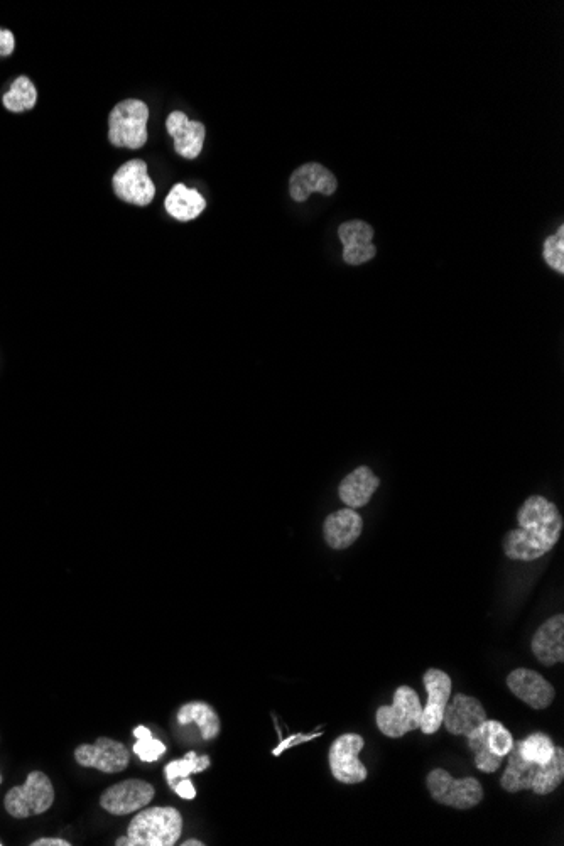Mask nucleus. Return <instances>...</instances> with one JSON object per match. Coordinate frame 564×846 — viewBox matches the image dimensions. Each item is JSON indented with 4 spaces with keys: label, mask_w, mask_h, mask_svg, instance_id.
<instances>
[{
    "label": "nucleus",
    "mask_w": 564,
    "mask_h": 846,
    "mask_svg": "<svg viewBox=\"0 0 564 846\" xmlns=\"http://www.w3.org/2000/svg\"><path fill=\"white\" fill-rule=\"evenodd\" d=\"M380 487V478L369 467H358L343 478L338 495L348 509H358L369 504Z\"/></svg>",
    "instance_id": "20"
},
{
    "label": "nucleus",
    "mask_w": 564,
    "mask_h": 846,
    "mask_svg": "<svg viewBox=\"0 0 564 846\" xmlns=\"http://www.w3.org/2000/svg\"><path fill=\"white\" fill-rule=\"evenodd\" d=\"M338 239L343 244V261L348 266H362L377 255L374 242V228L362 220L345 222L338 227Z\"/></svg>",
    "instance_id": "14"
},
{
    "label": "nucleus",
    "mask_w": 564,
    "mask_h": 846,
    "mask_svg": "<svg viewBox=\"0 0 564 846\" xmlns=\"http://www.w3.org/2000/svg\"><path fill=\"white\" fill-rule=\"evenodd\" d=\"M173 791L178 794L179 798L188 799V801L196 798L195 786H193V782H191L190 779H186V777H183L178 784H174Z\"/></svg>",
    "instance_id": "31"
},
{
    "label": "nucleus",
    "mask_w": 564,
    "mask_h": 846,
    "mask_svg": "<svg viewBox=\"0 0 564 846\" xmlns=\"http://www.w3.org/2000/svg\"><path fill=\"white\" fill-rule=\"evenodd\" d=\"M519 527L504 537V553L512 561H536L553 551L563 532L558 507L543 495H532L517 512Z\"/></svg>",
    "instance_id": "1"
},
{
    "label": "nucleus",
    "mask_w": 564,
    "mask_h": 846,
    "mask_svg": "<svg viewBox=\"0 0 564 846\" xmlns=\"http://www.w3.org/2000/svg\"><path fill=\"white\" fill-rule=\"evenodd\" d=\"M423 705L418 693L409 686H401L394 693L391 706H380L375 722L380 732L389 738H401L406 733L419 730Z\"/></svg>",
    "instance_id": "5"
},
{
    "label": "nucleus",
    "mask_w": 564,
    "mask_h": 846,
    "mask_svg": "<svg viewBox=\"0 0 564 846\" xmlns=\"http://www.w3.org/2000/svg\"><path fill=\"white\" fill-rule=\"evenodd\" d=\"M364 531V519L355 509H342L326 517L323 524V537L326 544L335 551H342L352 546Z\"/></svg>",
    "instance_id": "19"
},
{
    "label": "nucleus",
    "mask_w": 564,
    "mask_h": 846,
    "mask_svg": "<svg viewBox=\"0 0 564 846\" xmlns=\"http://www.w3.org/2000/svg\"><path fill=\"white\" fill-rule=\"evenodd\" d=\"M16 49V38L14 33L7 31V29H0V58L11 56Z\"/></svg>",
    "instance_id": "30"
},
{
    "label": "nucleus",
    "mask_w": 564,
    "mask_h": 846,
    "mask_svg": "<svg viewBox=\"0 0 564 846\" xmlns=\"http://www.w3.org/2000/svg\"><path fill=\"white\" fill-rule=\"evenodd\" d=\"M154 786L142 779H127L105 789L100 806L112 816H127L146 808L154 799Z\"/></svg>",
    "instance_id": "11"
},
{
    "label": "nucleus",
    "mask_w": 564,
    "mask_h": 846,
    "mask_svg": "<svg viewBox=\"0 0 564 846\" xmlns=\"http://www.w3.org/2000/svg\"><path fill=\"white\" fill-rule=\"evenodd\" d=\"M424 688L428 693V703L423 706L419 730L424 735H433L443 725V715L451 696V678L441 669H428L423 676Z\"/></svg>",
    "instance_id": "12"
},
{
    "label": "nucleus",
    "mask_w": 564,
    "mask_h": 846,
    "mask_svg": "<svg viewBox=\"0 0 564 846\" xmlns=\"http://www.w3.org/2000/svg\"><path fill=\"white\" fill-rule=\"evenodd\" d=\"M55 803V787L44 772L33 771L22 786H14L4 798V808L12 818L39 816Z\"/></svg>",
    "instance_id": "3"
},
{
    "label": "nucleus",
    "mask_w": 564,
    "mask_h": 846,
    "mask_svg": "<svg viewBox=\"0 0 564 846\" xmlns=\"http://www.w3.org/2000/svg\"><path fill=\"white\" fill-rule=\"evenodd\" d=\"M0 784H2V774H0Z\"/></svg>",
    "instance_id": "34"
},
{
    "label": "nucleus",
    "mask_w": 564,
    "mask_h": 846,
    "mask_svg": "<svg viewBox=\"0 0 564 846\" xmlns=\"http://www.w3.org/2000/svg\"><path fill=\"white\" fill-rule=\"evenodd\" d=\"M426 784H428L431 798L448 808L463 811V809L475 808L482 803L483 787L475 777L455 779L445 769H434L429 772Z\"/></svg>",
    "instance_id": "7"
},
{
    "label": "nucleus",
    "mask_w": 564,
    "mask_h": 846,
    "mask_svg": "<svg viewBox=\"0 0 564 846\" xmlns=\"http://www.w3.org/2000/svg\"><path fill=\"white\" fill-rule=\"evenodd\" d=\"M544 261L551 269L564 274V227L558 228L556 234L551 235L544 242Z\"/></svg>",
    "instance_id": "29"
},
{
    "label": "nucleus",
    "mask_w": 564,
    "mask_h": 846,
    "mask_svg": "<svg viewBox=\"0 0 564 846\" xmlns=\"http://www.w3.org/2000/svg\"><path fill=\"white\" fill-rule=\"evenodd\" d=\"M531 649L537 661L544 666L564 661V615H554L536 630Z\"/></svg>",
    "instance_id": "18"
},
{
    "label": "nucleus",
    "mask_w": 564,
    "mask_h": 846,
    "mask_svg": "<svg viewBox=\"0 0 564 846\" xmlns=\"http://www.w3.org/2000/svg\"><path fill=\"white\" fill-rule=\"evenodd\" d=\"M183 833V816L171 806L142 808L132 818L127 835L115 841L117 846H173Z\"/></svg>",
    "instance_id": "2"
},
{
    "label": "nucleus",
    "mask_w": 564,
    "mask_h": 846,
    "mask_svg": "<svg viewBox=\"0 0 564 846\" xmlns=\"http://www.w3.org/2000/svg\"><path fill=\"white\" fill-rule=\"evenodd\" d=\"M134 737L137 738L134 754L144 762H156L166 752V745L152 738L151 732L146 727H137L134 730Z\"/></svg>",
    "instance_id": "28"
},
{
    "label": "nucleus",
    "mask_w": 564,
    "mask_h": 846,
    "mask_svg": "<svg viewBox=\"0 0 564 846\" xmlns=\"http://www.w3.org/2000/svg\"><path fill=\"white\" fill-rule=\"evenodd\" d=\"M70 841L61 840V838H39L33 841L31 846H70Z\"/></svg>",
    "instance_id": "32"
},
{
    "label": "nucleus",
    "mask_w": 564,
    "mask_h": 846,
    "mask_svg": "<svg viewBox=\"0 0 564 846\" xmlns=\"http://www.w3.org/2000/svg\"><path fill=\"white\" fill-rule=\"evenodd\" d=\"M467 738L468 747L475 754V765L478 771L487 772V774L499 771L502 759L505 755H509L514 745V738L509 730L497 720H487L482 727L473 730Z\"/></svg>",
    "instance_id": "6"
},
{
    "label": "nucleus",
    "mask_w": 564,
    "mask_h": 846,
    "mask_svg": "<svg viewBox=\"0 0 564 846\" xmlns=\"http://www.w3.org/2000/svg\"><path fill=\"white\" fill-rule=\"evenodd\" d=\"M522 759L532 764L544 765L553 759L554 743L546 733H532L524 740H519Z\"/></svg>",
    "instance_id": "26"
},
{
    "label": "nucleus",
    "mask_w": 564,
    "mask_h": 846,
    "mask_svg": "<svg viewBox=\"0 0 564 846\" xmlns=\"http://www.w3.org/2000/svg\"><path fill=\"white\" fill-rule=\"evenodd\" d=\"M166 131L173 137L174 151L181 158L196 159L203 151L207 129L201 122L188 119L183 112H171L166 120Z\"/></svg>",
    "instance_id": "16"
},
{
    "label": "nucleus",
    "mask_w": 564,
    "mask_h": 846,
    "mask_svg": "<svg viewBox=\"0 0 564 846\" xmlns=\"http://www.w3.org/2000/svg\"><path fill=\"white\" fill-rule=\"evenodd\" d=\"M539 764H532L522 759L519 742H514L509 752V764L500 779V786L507 792L531 791L532 779L536 774Z\"/></svg>",
    "instance_id": "22"
},
{
    "label": "nucleus",
    "mask_w": 564,
    "mask_h": 846,
    "mask_svg": "<svg viewBox=\"0 0 564 846\" xmlns=\"http://www.w3.org/2000/svg\"><path fill=\"white\" fill-rule=\"evenodd\" d=\"M337 188L338 181L335 174L318 163L303 164L301 168L294 171L293 176L289 179V193H291V198L298 203L308 200L311 193H315V191H318L321 195L331 196L337 191Z\"/></svg>",
    "instance_id": "15"
},
{
    "label": "nucleus",
    "mask_w": 564,
    "mask_h": 846,
    "mask_svg": "<svg viewBox=\"0 0 564 846\" xmlns=\"http://www.w3.org/2000/svg\"><path fill=\"white\" fill-rule=\"evenodd\" d=\"M210 767V757L203 755L198 757L195 752H188L185 759L173 760L166 765V779H168L169 786H173L176 779H183V777L196 774V772H203Z\"/></svg>",
    "instance_id": "27"
},
{
    "label": "nucleus",
    "mask_w": 564,
    "mask_h": 846,
    "mask_svg": "<svg viewBox=\"0 0 564 846\" xmlns=\"http://www.w3.org/2000/svg\"><path fill=\"white\" fill-rule=\"evenodd\" d=\"M75 760L87 769L117 774L127 769L131 762V752L124 743L115 742L109 737H98L95 743H83L76 747Z\"/></svg>",
    "instance_id": "9"
},
{
    "label": "nucleus",
    "mask_w": 564,
    "mask_h": 846,
    "mask_svg": "<svg viewBox=\"0 0 564 846\" xmlns=\"http://www.w3.org/2000/svg\"><path fill=\"white\" fill-rule=\"evenodd\" d=\"M564 781V750L563 747H554L553 759L548 764L537 767L534 779H532L531 791L537 796H548L556 791Z\"/></svg>",
    "instance_id": "24"
},
{
    "label": "nucleus",
    "mask_w": 564,
    "mask_h": 846,
    "mask_svg": "<svg viewBox=\"0 0 564 846\" xmlns=\"http://www.w3.org/2000/svg\"><path fill=\"white\" fill-rule=\"evenodd\" d=\"M178 722L181 725L195 723L196 727L200 728L201 738L207 742L215 740L220 733V718L217 711L203 701H191L181 706L178 711Z\"/></svg>",
    "instance_id": "23"
},
{
    "label": "nucleus",
    "mask_w": 564,
    "mask_h": 846,
    "mask_svg": "<svg viewBox=\"0 0 564 846\" xmlns=\"http://www.w3.org/2000/svg\"><path fill=\"white\" fill-rule=\"evenodd\" d=\"M487 711L482 703L473 696L456 695L450 705L446 706L443 715V725L451 735H465L468 737L473 730L482 727L487 722Z\"/></svg>",
    "instance_id": "17"
},
{
    "label": "nucleus",
    "mask_w": 564,
    "mask_h": 846,
    "mask_svg": "<svg viewBox=\"0 0 564 846\" xmlns=\"http://www.w3.org/2000/svg\"><path fill=\"white\" fill-rule=\"evenodd\" d=\"M112 186L119 200L137 207L151 205L156 195V186L147 176V164L142 159L122 164L112 178Z\"/></svg>",
    "instance_id": "10"
},
{
    "label": "nucleus",
    "mask_w": 564,
    "mask_h": 846,
    "mask_svg": "<svg viewBox=\"0 0 564 846\" xmlns=\"http://www.w3.org/2000/svg\"><path fill=\"white\" fill-rule=\"evenodd\" d=\"M149 109L142 100L129 98L115 105L109 115V141L115 147L141 149L147 142Z\"/></svg>",
    "instance_id": "4"
},
{
    "label": "nucleus",
    "mask_w": 564,
    "mask_h": 846,
    "mask_svg": "<svg viewBox=\"0 0 564 846\" xmlns=\"http://www.w3.org/2000/svg\"><path fill=\"white\" fill-rule=\"evenodd\" d=\"M166 212L178 222H191L200 217L207 208V200L200 195V191L188 188L183 183L173 186L164 201Z\"/></svg>",
    "instance_id": "21"
},
{
    "label": "nucleus",
    "mask_w": 564,
    "mask_h": 846,
    "mask_svg": "<svg viewBox=\"0 0 564 846\" xmlns=\"http://www.w3.org/2000/svg\"><path fill=\"white\" fill-rule=\"evenodd\" d=\"M364 747V738L357 733H345L331 743L328 759H330L331 774L338 782L360 784L367 779L369 771L358 759V754Z\"/></svg>",
    "instance_id": "8"
},
{
    "label": "nucleus",
    "mask_w": 564,
    "mask_h": 846,
    "mask_svg": "<svg viewBox=\"0 0 564 846\" xmlns=\"http://www.w3.org/2000/svg\"><path fill=\"white\" fill-rule=\"evenodd\" d=\"M507 686L512 695L531 706L532 710H546L556 698V691L549 681L532 669H514L507 676Z\"/></svg>",
    "instance_id": "13"
},
{
    "label": "nucleus",
    "mask_w": 564,
    "mask_h": 846,
    "mask_svg": "<svg viewBox=\"0 0 564 846\" xmlns=\"http://www.w3.org/2000/svg\"><path fill=\"white\" fill-rule=\"evenodd\" d=\"M0 845H2V843H0Z\"/></svg>",
    "instance_id": "35"
},
{
    "label": "nucleus",
    "mask_w": 564,
    "mask_h": 846,
    "mask_svg": "<svg viewBox=\"0 0 564 846\" xmlns=\"http://www.w3.org/2000/svg\"><path fill=\"white\" fill-rule=\"evenodd\" d=\"M36 102H38V90L28 76L16 78L9 88V92L4 93V97H2L4 107L14 114L33 110Z\"/></svg>",
    "instance_id": "25"
},
{
    "label": "nucleus",
    "mask_w": 564,
    "mask_h": 846,
    "mask_svg": "<svg viewBox=\"0 0 564 846\" xmlns=\"http://www.w3.org/2000/svg\"><path fill=\"white\" fill-rule=\"evenodd\" d=\"M183 846H203L205 843L200 840H186L185 843H181Z\"/></svg>",
    "instance_id": "33"
}]
</instances>
